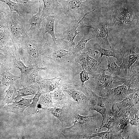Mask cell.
Instances as JSON below:
<instances>
[{
  "label": "cell",
  "mask_w": 139,
  "mask_h": 139,
  "mask_svg": "<svg viewBox=\"0 0 139 139\" xmlns=\"http://www.w3.org/2000/svg\"><path fill=\"white\" fill-rule=\"evenodd\" d=\"M50 46L42 33L28 35L27 32L14 48L26 65L31 67L40 68L44 67Z\"/></svg>",
  "instance_id": "obj_1"
},
{
  "label": "cell",
  "mask_w": 139,
  "mask_h": 139,
  "mask_svg": "<svg viewBox=\"0 0 139 139\" xmlns=\"http://www.w3.org/2000/svg\"><path fill=\"white\" fill-rule=\"evenodd\" d=\"M75 114L72 125L62 128L61 132L65 139H88L92 134L98 132L102 123L101 118L99 114L83 116Z\"/></svg>",
  "instance_id": "obj_2"
},
{
  "label": "cell",
  "mask_w": 139,
  "mask_h": 139,
  "mask_svg": "<svg viewBox=\"0 0 139 139\" xmlns=\"http://www.w3.org/2000/svg\"><path fill=\"white\" fill-rule=\"evenodd\" d=\"M97 72L92 76L94 79L95 86L94 91L98 95L106 97L110 89L123 84L124 78L118 76H112L105 74L103 69L99 68Z\"/></svg>",
  "instance_id": "obj_3"
},
{
  "label": "cell",
  "mask_w": 139,
  "mask_h": 139,
  "mask_svg": "<svg viewBox=\"0 0 139 139\" xmlns=\"http://www.w3.org/2000/svg\"><path fill=\"white\" fill-rule=\"evenodd\" d=\"M60 85L63 92L72 99L83 111H89L90 95L85 84L67 83Z\"/></svg>",
  "instance_id": "obj_4"
},
{
  "label": "cell",
  "mask_w": 139,
  "mask_h": 139,
  "mask_svg": "<svg viewBox=\"0 0 139 139\" xmlns=\"http://www.w3.org/2000/svg\"><path fill=\"white\" fill-rule=\"evenodd\" d=\"M11 34L14 46L21 41L23 36L27 33L29 25L28 20L20 16L16 12L10 11L4 14Z\"/></svg>",
  "instance_id": "obj_5"
},
{
  "label": "cell",
  "mask_w": 139,
  "mask_h": 139,
  "mask_svg": "<svg viewBox=\"0 0 139 139\" xmlns=\"http://www.w3.org/2000/svg\"><path fill=\"white\" fill-rule=\"evenodd\" d=\"M45 109L49 111L60 121L63 128L71 126L75 114L83 111L75 103L71 100L62 108L55 107Z\"/></svg>",
  "instance_id": "obj_6"
},
{
  "label": "cell",
  "mask_w": 139,
  "mask_h": 139,
  "mask_svg": "<svg viewBox=\"0 0 139 139\" xmlns=\"http://www.w3.org/2000/svg\"><path fill=\"white\" fill-rule=\"evenodd\" d=\"M87 90L90 95L89 100V111H95L101 115L102 123L98 132H100L101 128L106 122L111 111L113 105L109 101L106 97L100 96L90 89Z\"/></svg>",
  "instance_id": "obj_7"
},
{
  "label": "cell",
  "mask_w": 139,
  "mask_h": 139,
  "mask_svg": "<svg viewBox=\"0 0 139 139\" xmlns=\"http://www.w3.org/2000/svg\"><path fill=\"white\" fill-rule=\"evenodd\" d=\"M88 0H59L63 7L64 14L73 19L80 21L86 12Z\"/></svg>",
  "instance_id": "obj_8"
},
{
  "label": "cell",
  "mask_w": 139,
  "mask_h": 139,
  "mask_svg": "<svg viewBox=\"0 0 139 139\" xmlns=\"http://www.w3.org/2000/svg\"><path fill=\"white\" fill-rule=\"evenodd\" d=\"M82 29L85 28H91L93 30L94 37L97 42L102 47L109 49L111 47L108 41L110 29L108 24L102 22L93 25H88L84 23L82 21L80 22Z\"/></svg>",
  "instance_id": "obj_9"
},
{
  "label": "cell",
  "mask_w": 139,
  "mask_h": 139,
  "mask_svg": "<svg viewBox=\"0 0 139 139\" xmlns=\"http://www.w3.org/2000/svg\"><path fill=\"white\" fill-rule=\"evenodd\" d=\"M57 42L50 45L47 59L55 60L66 56L74 55L72 49L73 46L63 39H57Z\"/></svg>",
  "instance_id": "obj_10"
},
{
  "label": "cell",
  "mask_w": 139,
  "mask_h": 139,
  "mask_svg": "<svg viewBox=\"0 0 139 139\" xmlns=\"http://www.w3.org/2000/svg\"><path fill=\"white\" fill-rule=\"evenodd\" d=\"M138 89H131L129 85L124 83L109 90L106 98L112 105H115L116 103L121 101Z\"/></svg>",
  "instance_id": "obj_11"
},
{
  "label": "cell",
  "mask_w": 139,
  "mask_h": 139,
  "mask_svg": "<svg viewBox=\"0 0 139 139\" xmlns=\"http://www.w3.org/2000/svg\"><path fill=\"white\" fill-rule=\"evenodd\" d=\"M113 16L114 22L123 27L129 26L133 24L135 20L134 14L125 6L116 10Z\"/></svg>",
  "instance_id": "obj_12"
},
{
  "label": "cell",
  "mask_w": 139,
  "mask_h": 139,
  "mask_svg": "<svg viewBox=\"0 0 139 139\" xmlns=\"http://www.w3.org/2000/svg\"><path fill=\"white\" fill-rule=\"evenodd\" d=\"M136 47L135 45L133 44L129 49L124 53H121L123 62L120 67L123 71L124 78L127 76L130 67L139 58V54H137L135 51Z\"/></svg>",
  "instance_id": "obj_13"
},
{
  "label": "cell",
  "mask_w": 139,
  "mask_h": 139,
  "mask_svg": "<svg viewBox=\"0 0 139 139\" xmlns=\"http://www.w3.org/2000/svg\"><path fill=\"white\" fill-rule=\"evenodd\" d=\"M63 77H55L51 79H45L38 75L36 81L38 86V91L41 94L49 93L59 87V82Z\"/></svg>",
  "instance_id": "obj_14"
},
{
  "label": "cell",
  "mask_w": 139,
  "mask_h": 139,
  "mask_svg": "<svg viewBox=\"0 0 139 139\" xmlns=\"http://www.w3.org/2000/svg\"><path fill=\"white\" fill-rule=\"evenodd\" d=\"M0 1L7 5L10 11L16 12L21 17L28 19L30 16V6L26 3L15 2L11 0H0Z\"/></svg>",
  "instance_id": "obj_15"
},
{
  "label": "cell",
  "mask_w": 139,
  "mask_h": 139,
  "mask_svg": "<svg viewBox=\"0 0 139 139\" xmlns=\"http://www.w3.org/2000/svg\"><path fill=\"white\" fill-rule=\"evenodd\" d=\"M95 10L93 9L91 11L87 12L79 21L76 19H73L71 20L69 24L68 29L63 33V39L73 46L75 45L74 40L77 34L80 33V32H77V28L79 25V23L87 15Z\"/></svg>",
  "instance_id": "obj_16"
},
{
  "label": "cell",
  "mask_w": 139,
  "mask_h": 139,
  "mask_svg": "<svg viewBox=\"0 0 139 139\" xmlns=\"http://www.w3.org/2000/svg\"><path fill=\"white\" fill-rule=\"evenodd\" d=\"M39 6L37 13L34 15H31L29 18L28 22L30 26L27 31L29 35H38L42 33L40 26L43 20L41 17V11L40 0H39Z\"/></svg>",
  "instance_id": "obj_17"
},
{
  "label": "cell",
  "mask_w": 139,
  "mask_h": 139,
  "mask_svg": "<svg viewBox=\"0 0 139 139\" xmlns=\"http://www.w3.org/2000/svg\"><path fill=\"white\" fill-rule=\"evenodd\" d=\"M55 16L54 14L50 15L44 18L41 23L40 29L43 37L45 38L46 33H48L52 37L53 44H55L57 41L54 31V24Z\"/></svg>",
  "instance_id": "obj_18"
},
{
  "label": "cell",
  "mask_w": 139,
  "mask_h": 139,
  "mask_svg": "<svg viewBox=\"0 0 139 139\" xmlns=\"http://www.w3.org/2000/svg\"><path fill=\"white\" fill-rule=\"evenodd\" d=\"M33 99H27L22 98L18 101H12V104L6 105L4 108L7 111L22 116L24 110L30 104Z\"/></svg>",
  "instance_id": "obj_19"
},
{
  "label": "cell",
  "mask_w": 139,
  "mask_h": 139,
  "mask_svg": "<svg viewBox=\"0 0 139 139\" xmlns=\"http://www.w3.org/2000/svg\"><path fill=\"white\" fill-rule=\"evenodd\" d=\"M139 58L130 67L127 76L124 78V83L139 89Z\"/></svg>",
  "instance_id": "obj_20"
},
{
  "label": "cell",
  "mask_w": 139,
  "mask_h": 139,
  "mask_svg": "<svg viewBox=\"0 0 139 139\" xmlns=\"http://www.w3.org/2000/svg\"><path fill=\"white\" fill-rule=\"evenodd\" d=\"M60 84L50 92L54 107H62L71 101V98L63 91Z\"/></svg>",
  "instance_id": "obj_21"
},
{
  "label": "cell",
  "mask_w": 139,
  "mask_h": 139,
  "mask_svg": "<svg viewBox=\"0 0 139 139\" xmlns=\"http://www.w3.org/2000/svg\"><path fill=\"white\" fill-rule=\"evenodd\" d=\"M47 69L46 67L40 68H35L32 72L26 74H21L20 81V85L24 87L36 83V80L39 75L40 71Z\"/></svg>",
  "instance_id": "obj_22"
},
{
  "label": "cell",
  "mask_w": 139,
  "mask_h": 139,
  "mask_svg": "<svg viewBox=\"0 0 139 139\" xmlns=\"http://www.w3.org/2000/svg\"><path fill=\"white\" fill-rule=\"evenodd\" d=\"M94 49L99 51L100 54L101 61L99 63L100 64L102 60V57L103 56H105L107 57L112 56L116 58L119 61H120L122 59L121 53L119 51L112 48L106 49L101 47L98 43H96L94 45Z\"/></svg>",
  "instance_id": "obj_23"
},
{
  "label": "cell",
  "mask_w": 139,
  "mask_h": 139,
  "mask_svg": "<svg viewBox=\"0 0 139 139\" xmlns=\"http://www.w3.org/2000/svg\"><path fill=\"white\" fill-rule=\"evenodd\" d=\"M134 93L130 94L121 101L116 103L117 108V110L119 114L128 113L134 105L133 99Z\"/></svg>",
  "instance_id": "obj_24"
},
{
  "label": "cell",
  "mask_w": 139,
  "mask_h": 139,
  "mask_svg": "<svg viewBox=\"0 0 139 139\" xmlns=\"http://www.w3.org/2000/svg\"><path fill=\"white\" fill-rule=\"evenodd\" d=\"M11 39V34L4 13H0V41Z\"/></svg>",
  "instance_id": "obj_25"
},
{
  "label": "cell",
  "mask_w": 139,
  "mask_h": 139,
  "mask_svg": "<svg viewBox=\"0 0 139 139\" xmlns=\"http://www.w3.org/2000/svg\"><path fill=\"white\" fill-rule=\"evenodd\" d=\"M115 108V105H112L109 115L101 129L105 127L108 129L107 131H116V127L119 114L117 110L114 111Z\"/></svg>",
  "instance_id": "obj_26"
},
{
  "label": "cell",
  "mask_w": 139,
  "mask_h": 139,
  "mask_svg": "<svg viewBox=\"0 0 139 139\" xmlns=\"http://www.w3.org/2000/svg\"><path fill=\"white\" fill-rule=\"evenodd\" d=\"M108 62L107 68L103 69L104 71H108L110 75H113L124 78L123 71L120 66H118L115 62V58L114 57L106 56Z\"/></svg>",
  "instance_id": "obj_27"
},
{
  "label": "cell",
  "mask_w": 139,
  "mask_h": 139,
  "mask_svg": "<svg viewBox=\"0 0 139 139\" xmlns=\"http://www.w3.org/2000/svg\"><path fill=\"white\" fill-rule=\"evenodd\" d=\"M44 3V6L41 12V17L44 18L54 14L53 10L58 6L59 0H41Z\"/></svg>",
  "instance_id": "obj_28"
},
{
  "label": "cell",
  "mask_w": 139,
  "mask_h": 139,
  "mask_svg": "<svg viewBox=\"0 0 139 139\" xmlns=\"http://www.w3.org/2000/svg\"><path fill=\"white\" fill-rule=\"evenodd\" d=\"M2 78L0 81V91L3 92L12 83L20 78V76H16L11 73L9 71H6L3 73Z\"/></svg>",
  "instance_id": "obj_29"
},
{
  "label": "cell",
  "mask_w": 139,
  "mask_h": 139,
  "mask_svg": "<svg viewBox=\"0 0 139 139\" xmlns=\"http://www.w3.org/2000/svg\"><path fill=\"white\" fill-rule=\"evenodd\" d=\"M123 132V130L119 132L107 130L105 132H98L92 134L89 137V139L98 137L103 139H124V136L121 135Z\"/></svg>",
  "instance_id": "obj_30"
},
{
  "label": "cell",
  "mask_w": 139,
  "mask_h": 139,
  "mask_svg": "<svg viewBox=\"0 0 139 139\" xmlns=\"http://www.w3.org/2000/svg\"><path fill=\"white\" fill-rule=\"evenodd\" d=\"M15 52V49L11 39L5 41H0V53L5 55L12 60Z\"/></svg>",
  "instance_id": "obj_31"
},
{
  "label": "cell",
  "mask_w": 139,
  "mask_h": 139,
  "mask_svg": "<svg viewBox=\"0 0 139 139\" xmlns=\"http://www.w3.org/2000/svg\"><path fill=\"white\" fill-rule=\"evenodd\" d=\"M12 60L13 62V68L20 70L21 74H26L31 72L35 68L29 67L26 65L21 60L20 57L16 51Z\"/></svg>",
  "instance_id": "obj_32"
},
{
  "label": "cell",
  "mask_w": 139,
  "mask_h": 139,
  "mask_svg": "<svg viewBox=\"0 0 139 139\" xmlns=\"http://www.w3.org/2000/svg\"><path fill=\"white\" fill-rule=\"evenodd\" d=\"M94 38L93 32H84V36L82 39L77 43V45L73 46L72 50L74 55H76L80 51L85 48L87 42L90 39Z\"/></svg>",
  "instance_id": "obj_33"
},
{
  "label": "cell",
  "mask_w": 139,
  "mask_h": 139,
  "mask_svg": "<svg viewBox=\"0 0 139 139\" xmlns=\"http://www.w3.org/2000/svg\"><path fill=\"white\" fill-rule=\"evenodd\" d=\"M18 94L14 99L16 101L22 97L29 95L35 94L38 91V86L34 84L31 85L21 89H17Z\"/></svg>",
  "instance_id": "obj_34"
},
{
  "label": "cell",
  "mask_w": 139,
  "mask_h": 139,
  "mask_svg": "<svg viewBox=\"0 0 139 139\" xmlns=\"http://www.w3.org/2000/svg\"><path fill=\"white\" fill-rule=\"evenodd\" d=\"M86 68L85 70L92 76L98 68L99 64L95 59L90 57L87 53L86 55Z\"/></svg>",
  "instance_id": "obj_35"
},
{
  "label": "cell",
  "mask_w": 139,
  "mask_h": 139,
  "mask_svg": "<svg viewBox=\"0 0 139 139\" xmlns=\"http://www.w3.org/2000/svg\"><path fill=\"white\" fill-rule=\"evenodd\" d=\"M6 95L2 102L3 106L12 102L17 95V90L14 82L10 85L6 91Z\"/></svg>",
  "instance_id": "obj_36"
},
{
  "label": "cell",
  "mask_w": 139,
  "mask_h": 139,
  "mask_svg": "<svg viewBox=\"0 0 139 139\" xmlns=\"http://www.w3.org/2000/svg\"><path fill=\"white\" fill-rule=\"evenodd\" d=\"M139 107L133 105L128 113V124L139 127Z\"/></svg>",
  "instance_id": "obj_37"
},
{
  "label": "cell",
  "mask_w": 139,
  "mask_h": 139,
  "mask_svg": "<svg viewBox=\"0 0 139 139\" xmlns=\"http://www.w3.org/2000/svg\"><path fill=\"white\" fill-rule=\"evenodd\" d=\"M11 59L5 55L0 53V76L3 73L11 69Z\"/></svg>",
  "instance_id": "obj_38"
},
{
  "label": "cell",
  "mask_w": 139,
  "mask_h": 139,
  "mask_svg": "<svg viewBox=\"0 0 139 139\" xmlns=\"http://www.w3.org/2000/svg\"><path fill=\"white\" fill-rule=\"evenodd\" d=\"M38 103L43 105L44 109L54 107L50 93L42 94L40 97Z\"/></svg>",
  "instance_id": "obj_39"
},
{
  "label": "cell",
  "mask_w": 139,
  "mask_h": 139,
  "mask_svg": "<svg viewBox=\"0 0 139 139\" xmlns=\"http://www.w3.org/2000/svg\"><path fill=\"white\" fill-rule=\"evenodd\" d=\"M128 116L127 113L119 114L116 128V131L119 132L123 130L128 124Z\"/></svg>",
  "instance_id": "obj_40"
},
{
  "label": "cell",
  "mask_w": 139,
  "mask_h": 139,
  "mask_svg": "<svg viewBox=\"0 0 139 139\" xmlns=\"http://www.w3.org/2000/svg\"><path fill=\"white\" fill-rule=\"evenodd\" d=\"M41 94V93L38 91L33 99L32 103L25 109L28 113L34 114L38 112L39 109L37 108V104L39 98Z\"/></svg>",
  "instance_id": "obj_41"
},
{
  "label": "cell",
  "mask_w": 139,
  "mask_h": 139,
  "mask_svg": "<svg viewBox=\"0 0 139 139\" xmlns=\"http://www.w3.org/2000/svg\"><path fill=\"white\" fill-rule=\"evenodd\" d=\"M88 73L84 70H83L80 74V76L82 84L83 85L86 81H89L90 77L88 76Z\"/></svg>",
  "instance_id": "obj_42"
},
{
  "label": "cell",
  "mask_w": 139,
  "mask_h": 139,
  "mask_svg": "<svg viewBox=\"0 0 139 139\" xmlns=\"http://www.w3.org/2000/svg\"><path fill=\"white\" fill-rule=\"evenodd\" d=\"M134 105L139 107V89L135 92L133 99Z\"/></svg>",
  "instance_id": "obj_43"
},
{
  "label": "cell",
  "mask_w": 139,
  "mask_h": 139,
  "mask_svg": "<svg viewBox=\"0 0 139 139\" xmlns=\"http://www.w3.org/2000/svg\"><path fill=\"white\" fill-rule=\"evenodd\" d=\"M4 3L0 1V13H3L7 14L10 11L7 9V8L5 7Z\"/></svg>",
  "instance_id": "obj_44"
},
{
  "label": "cell",
  "mask_w": 139,
  "mask_h": 139,
  "mask_svg": "<svg viewBox=\"0 0 139 139\" xmlns=\"http://www.w3.org/2000/svg\"><path fill=\"white\" fill-rule=\"evenodd\" d=\"M31 0H22V3H26Z\"/></svg>",
  "instance_id": "obj_45"
},
{
  "label": "cell",
  "mask_w": 139,
  "mask_h": 139,
  "mask_svg": "<svg viewBox=\"0 0 139 139\" xmlns=\"http://www.w3.org/2000/svg\"><path fill=\"white\" fill-rule=\"evenodd\" d=\"M16 1L17 2L22 3V0H16Z\"/></svg>",
  "instance_id": "obj_46"
}]
</instances>
